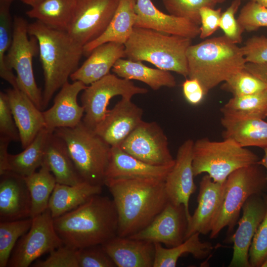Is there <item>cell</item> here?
Masks as SVG:
<instances>
[{"label": "cell", "mask_w": 267, "mask_h": 267, "mask_svg": "<svg viewBox=\"0 0 267 267\" xmlns=\"http://www.w3.org/2000/svg\"><path fill=\"white\" fill-rule=\"evenodd\" d=\"M5 92L24 149L45 128L43 112L18 88H12Z\"/></svg>", "instance_id": "obj_23"}, {"label": "cell", "mask_w": 267, "mask_h": 267, "mask_svg": "<svg viewBox=\"0 0 267 267\" xmlns=\"http://www.w3.org/2000/svg\"><path fill=\"white\" fill-rule=\"evenodd\" d=\"M223 138L234 140L244 147H267V122L259 118H237L222 116Z\"/></svg>", "instance_id": "obj_27"}, {"label": "cell", "mask_w": 267, "mask_h": 267, "mask_svg": "<svg viewBox=\"0 0 267 267\" xmlns=\"http://www.w3.org/2000/svg\"><path fill=\"white\" fill-rule=\"evenodd\" d=\"M52 132L43 129L21 152L8 155V171L24 177L29 176L41 167L44 157L48 137Z\"/></svg>", "instance_id": "obj_32"}, {"label": "cell", "mask_w": 267, "mask_h": 267, "mask_svg": "<svg viewBox=\"0 0 267 267\" xmlns=\"http://www.w3.org/2000/svg\"><path fill=\"white\" fill-rule=\"evenodd\" d=\"M63 245L56 231L53 218L48 208L32 218L30 229L17 242L7 266L28 267L41 256Z\"/></svg>", "instance_id": "obj_11"}, {"label": "cell", "mask_w": 267, "mask_h": 267, "mask_svg": "<svg viewBox=\"0 0 267 267\" xmlns=\"http://www.w3.org/2000/svg\"><path fill=\"white\" fill-rule=\"evenodd\" d=\"M221 88L233 96L255 94L267 90V85L245 68L232 75Z\"/></svg>", "instance_id": "obj_38"}, {"label": "cell", "mask_w": 267, "mask_h": 267, "mask_svg": "<svg viewBox=\"0 0 267 267\" xmlns=\"http://www.w3.org/2000/svg\"><path fill=\"white\" fill-rule=\"evenodd\" d=\"M188 77L201 85L206 95L245 67L241 47L224 35L191 44L187 53Z\"/></svg>", "instance_id": "obj_4"}, {"label": "cell", "mask_w": 267, "mask_h": 267, "mask_svg": "<svg viewBox=\"0 0 267 267\" xmlns=\"http://www.w3.org/2000/svg\"><path fill=\"white\" fill-rule=\"evenodd\" d=\"M173 165L149 164L128 154L119 146L111 147L105 182L109 179L122 178L165 180Z\"/></svg>", "instance_id": "obj_24"}, {"label": "cell", "mask_w": 267, "mask_h": 267, "mask_svg": "<svg viewBox=\"0 0 267 267\" xmlns=\"http://www.w3.org/2000/svg\"><path fill=\"white\" fill-rule=\"evenodd\" d=\"M182 88L185 99L191 105L200 104L206 95L201 85L195 79H186L182 83Z\"/></svg>", "instance_id": "obj_48"}, {"label": "cell", "mask_w": 267, "mask_h": 267, "mask_svg": "<svg viewBox=\"0 0 267 267\" xmlns=\"http://www.w3.org/2000/svg\"><path fill=\"white\" fill-rule=\"evenodd\" d=\"M263 167L257 163L253 164L239 168L228 176L225 181L221 207L210 232V238H216L226 226L227 234L230 235L246 201L253 195H262L267 189L266 173Z\"/></svg>", "instance_id": "obj_8"}, {"label": "cell", "mask_w": 267, "mask_h": 267, "mask_svg": "<svg viewBox=\"0 0 267 267\" xmlns=\"http://www.w3.org/2000/svg\"><path fill=\"white\" fill-rule=\"evenodd\" d=\"M200 233L193 234L181 244L172 247H164L162 244L155 243V258L153 267H175L179 257L191 254L198 259L208 257L214 249L209 242H202Z\"/></svg>", "instance_id": "obj_31"}, {"label": "cell", "mask_w": 267, "mask_h": 267, "mask_svg": "<svg viewBox=\"0 0 267 267\" xmlns=\"http://www.w3.org/2000/svg\"><path fill=\"white\" fill-rule=\"evenodd\" d=\"M135 11L136 18L134 27L191 39L200 35L199 25L188 19L163 13L151 0H136Z\"/></svg>", "instance_id": "obj_20"}, {"label": "cell", "mask_w": 267, "mask_h": 267, "mask_svg": "<svg viewBox=\"0 0 267 267\" xmlns=\"http://www.w3.org/2000/svg\"><path fill=\"white\" fill-rule=\"evenodd\" d=\"M225 181L215 182L207 174L202 177L197 207L188 221L185 240L197 232L203 235L210 233L222 200Z\"/></svg>", "instance_id": "obj_18"}, {"label": "cell", "mask_w": 267, "mask_h": 267, "mask_svg": "<svg viewBox=\"0 0 267 267\" xmlns=\"http://www.w3.org/2000/svg\"><path fill=\"white\" fill-rule=\"evenodd\" d=\"M44 260L33 263V267H79L77 250L63 245L49 253Z\"/></svg>", "instance_id": "obj_43"}, {"label": "cell", "mask_w": 267, "mask_h": 267, "mask_svg": "<svg viewBox=\"0 0 267 267\" xmlns=\"http://www.w3.org/2000/svg\"><path fill=\"white\" fill-rule=\"evenodd\" d=\"M264 155L261 159H260L257 164L262 166L267 170L266 178L267 180V147L264 148Z\"/></svg>", "instance_id": "obj_51"}, {"label": "cell", "mask_w": 267, "mask_h": 267, "mask_svg": "<svg viewBox=\"0 0 267 267\" xmlns=\"http://www.w3.org/2000/svg\"><path fill=\"white\" fill-rule=\"evenodd\" d=\"M10 142L8 139L0 137V175L8 171L7 149Z\"/></svg>", "instance_id": "obj_50"}, {"label": "cell", "mask_w": 267, "mask_h": 267, "mask_svg": "<svg viewBox=\"0 0 267 267\" xmlns=\"http://www.w3.org/2000/svg\"><path fill=\"white\" fill-rule=\"evenodd\" d=\"M79 267H116L101 245L77 250Z\"/></svg>", "instance_id": "obj_42"}, {"label": "cell", "mask_w": 267, "mask_h": 267, "mask_svg": "<svg viewBox=\"0 0 267 267\" xmlns=\"http://www.w3.org/2000/svg\"><path fill=\"white\" fill-rule=\"evenodd\" d=\"M112 71L120 78L143 82L154 90L162 87L174 88L177 84L174 76L170 71L149 67L141 61L120 58L115 63Z\"/></svg>", "instance_id": "obj_29"}, {"label": "cell", "mask_w": 267, "mask_h": 267, "mask_svg": "<svg viewBox=\"0 0 267 267\" xmlns=\"http://www.w3.org/2000/svg\"><path fill=\"white\" fill-rule=\"evenodd\" d=\"M143 110L131 98L122 97L94 130L111 147L119 146L143 121Z\"/></svg>", "instance_id": "obj_17"}, {"label": "cell", "mask_w": 267, "mask_h": 267, "mask_svg": "<svg viewBox=\"0 0 267 267\" xmlns=\"http://www.w3.org/2000/svg\"><path fill=\"white\" fill-rule=\"evenodd\" d=\"M22 2L32 7L34 6L43 0H20Z\"/></svg>", "instance_id": "obj_52"}, {"label": "cell", "mask_w": 267, "mask_h": 267, "mask_svg": "<svg viewBox=\"0 0 267 267\" xmlns=\"http://www.w3.org/2000/svg\"><path fill=\"white\" fill-rule=\"evenodd\" d=\"M87 86L80 81L66 83L54 99L53 105L43 112L45 128L50 132L59 128L75 127L82 121L84 108L77 100Z\"/></svg>", "instance_id": "obj_19"}, {"label": "cell", "mask_w": 267, "mask_h": 267, "mask_svg": "<svg viewBox=\"0 0 267 267\" xmlns=\"http://www.w3.org/2000/svg\"><path fill=\"white\" fill-rule=\"evenodd\" d=\"M14 0H0V77L13 88H18L16 76L5 63L6 54L12 41L13 24L10 7Z\"/></svg>", "instance_id": "obj_36"}, {"label": "cell", "mask_w": 267, "mask_h": 267, "mask_svg": "<svg viewBox=\"0 0 267 267\" xmlns=\"http://www.w3.org/2000/svg\"><path fill=\"white\" fill-rule=\"evenodd\" d=\"M117 267H153L154 243L116 235L101 245Z\"/></svg>", "instance_id": "obj_22"}, {"label": "cell", "mask_w": 267, "mask_h": 267, "mask_svg": "<svg viewBox=\"0 0 267 267\" xmlns=\"http://www.w3.org/2000/svg\"><path fill=\"white\" fill-rule=\"evenodd\" d=\"M53 133L64 142L82 180L104 185L111 147L82 121L75 127L59 128Z\"/></svg>", "instance_id": "obj_6"}, {"label": "cell", "mask_w": 267, "mask_h": 267, "mask_svg": "<svg viewBox=\"0 0 267 267\" xmlns=\"http://www.w3.org/2000/svg\"><path fill=\"white\" fill-rule=\"evenodd\" d=\"M266 204L265 216L253 238L249 251L251 267H260L267 257V195L263 194Z\"/></svg>", "instance_id": "obj_41"}, {"label": "cell", "mask_w": 267, "mask_h": 267, "mask_svg": "<svg viewBox=\"0 0 267 267\" xmlns=\"http://www.w3.org/2000/svg\"><path fill=\"white\" fill-rule=\"evenodd\" d=\"M147 92V89L136 86L131 80L109 73L83 90L81 101L85 116L82 122L94 130L106 115L107 106L113 97L120 95L132 99L135 95Z\"/></svg>", "instance_id": "obj_10"}, {"label": "cell", "mask_w": 267, "mask_h": 267, "mask_svg": "<svg viewBox=\"0 0 267 267\" xmlns=\"http://www.w3.org/2000/svg\"><path fill=\"white\" fill-rule=\"evenodd\" d=\"M120 0H76L74 12L66 30L83 46L106 29Z\"/></svg>", "instance_id": "obj_12"}, {"label": "cell", "mask_w": 267, "mask_h": 267, "mask_svg": "<svg viewBox=\"0 0 267 267\" xmlns=\"http://www.w3.org/2000/svg\"><path fill=\"white\" fill-rule=\"evenodd\" d=\"M221 111L224 116L264 119L267 117V90L255 94L233 96Z\"/></svg>", "instance_id": "obj_35"}, {"label": "cell", "mask_w": 267, "mask_h": 267, "mask_svg": "<svg viewBox=\"0 0 267 267\" xmlns=\"http://www.w3.org/2000/svg\"><path fill=\"white\" fill-rule=\"evenodd\" d=\"M164 7L174 16L188 19L200 26V9L204 6L214 8L213 0H162Z\"/></svg>", "instance_id": "obj_39"}, {"label": "cell", "mask_w": 267, "mask_h": 267, "mask_svg": "<svg viewBox=\"0 0 267 267\" xmlns=\"http://www.w3.org/2000/svg\"><path fill=\"white\" fill-rule=\"evenodd\" d=\"M118 217L117 235L130 237L146 227L169 201L165 180L122 178L107 180Z\"/></svg>", "instance_id": "obj_1"}, {"label": "cell", "mask_w": 267, "mask_h": 267, "mask_svg": "<svg viewBox=\"0 0 267 267\" xmlns=\"http://www.w3.org/2000/svg\"><path fill=\"white\" fill-rule=\"evenodd\" d=\"M102 186L82 181L75 185L56 183L50 196L48 209L53 219L57 218L100 194Z\"/></svg>", "instance_id": "obj_28"}, {"label": "cell", "mask_w": 267, "mask_h": 267, "mask_svg": "<svg viewBox=\"0 0 267 267\" xmlns=\"http://www.w3.org/2000/svg\"><path fill=\"white\" fill-rule=\"evenodd\" d=\"M29 36L37 40L44 71L43 107L48 105L53 94L78 68L84 46L65 31L47 26L39 21L29 24Z\"/></svg>", "instance_id": "obj_3"}, {"label": "cell", "mask_w": 267, "mask_h": 267, "mask_svg": "<svg viewBox=\"0 0 267 267\" xmlns=\"http://www.w3.org/2000/svg\"><path fill=\"white\" fill-rule=\"evenodd\" d=\"M241 3V0H233L226 10L222 13L220 21V28L223 32L224 36L236 44L242 42L243 31L235 17Z\"/></svg>", "instance_id": "obj_44"}, {"label": "cell", "mask_w": 267, "mask_h": 267, "mask_svg": "<svg viewBox=\"0 0 267 267\" xmlns=\"http://www.w3.org/2000/svg\"><path fill=\"white\" fill-rule=\"evenodd\" d=\"M75 5L76 0H43L26 13L47 26L66 31Z\"/></svg>", "instance_id": "obj_33"}, {"label": "cell", "mask_w": 267, "mask_h": 267, "mask_svg": "<svg viewBox=\"0 0 267 267\" xmlns=\"http://www.w3.org/2000/svg\"><path fill=\"white\" fill-rule=\"evenodd\" d=\"M242 210V216L238 222V227L230 237L233 243V251L229 267H251L249 261L250 247L266 212L263 194L249 197Z\"/></svg>", "instance_id": "obj_16"}, {"label": "cell", "mask_w": 267, "mask_h": 267, "mask_svg": "<svg viewBox=\"0 0 267 267\" xmlns=\"http://www.w3.org/2000/svg\"><path fill=\"white\" fill-rule=\"evenodd\" d=\"M252 1L267 8V0H241Z\"/></svg>", "instance_id": "obj_53"}, {"label": "cell", "mask_w": 267, "mask_h": 267, "mask_svg": "<svg viewBox=\"0 0 267 267\" xmlns=\"http://www.w3.org/2000/svg\"><path fill=\"white\" fill-rule=\"evenodd\" d=\"M245 69L262 80L267 86V62L260 63L247 62Z\"/></svg>", "instance_id": "obj_49"}, {"label": "cell", "mask_w": 267, "mask_h": 267, "mask_svg": "<svg viewBox=\"0 0 267 267\" xmlns=\"http://www.w3.org/2000/svg\"><path fill=\"white\" fill-rule=\"evenodd\" d=\"M213 0L215 1L217 3H221L224 2L226 0Z\"/></svg>", "instance_id": "obj_55"}, {"label": "cell", "mask_w": 267, "mask_h": 267, "mask_svg": "<svg viewBox=\"0 0 267 267\" xmlns=\"http://www.w3.org/2000/svg\"><path fill=\"white\" fill-rule=\"evenodd\" d=\"M237 21L243 31L252 32L261 27H267V8L249 1L240 10Z\"/></svg>", "instance_id": "obj_40"}, {"label": "cell", "mask_w": 267, "mask_h": 267, "mask_svg": "<svg viewBox=\"0 0 267 267\" xmlns=\"http://www.w3.org/2000/svg\"><path fill=\"white\" fill-rule=\"evenodd\" d=\"M53 223L64 245L77 250L102 245L117 235L118 217L113 200L100 194L53 219Z\"/></svg>", "instance_id": "obj_2"}, {"label": "cell", "mask_w": 267, "mask_h": 267, "mask_svg": "<svg viewBox=\"0 0 267 267\" xmlns=\"http://www.w3.org/2000/svg\"><path fill=\"white\" fill-rule=\"evenodd\" d=\"M125 57L124 44L116 42L103 44L91 51L70 78L73 82L80 81L89 85L110 73L117 61Z\"/></svg>", "instance_id": "obj_25"}, {"label": "cell", "mask_w": 267, "mask_h": 267, "mask_svg": "<svg viewBox=\"0 0 267 267\" xmlns=\"http://www.w3.org/2000/svg\"><path fill=\"white\" fill-rule=\"evenodd\" d=\"M194 141L188 139L179 147L174 164L165 179V187L170 202L176 205H183L188 221L191 215L189 201L196 190L192 167Z\"/></svg>", "instance_id": "obj_15"}, {"label": "cell", "mask_w": 267, "mask_h": 267, "mask_svg": "<svg viewBox=\"0 0 267 267\" xmlns=\"http://www.w3.org/2000/svg\"><path fill=\"white\" fill-rule=\"evenodd\" d=\"M0 176V222L30 218L31 197L24 177L9 171Z\"/></svg>", "instance_id": "obj_21"}, {"label": "cell", "mask_w": 267, "mask_h": 267, "mask_svg": "<svg viewBox=\"0 0 267 267\" xmlns=\"http://www.w3.org/2000/svg\"><path fill=\"white\" fill-rule=\"evenodd\" d=\"M119 147L134 157L155 166L174 165L167 136L155 122L142 121Z\"/></svg>", "instance_id": "obj_13"}, {"label": "cell", "mask_w": 267, "mask_h": 267, "mask_svg": "<svg viewBox=\"0 0 267 267\" xmlns=\"http://www.w3.org/2000/svg\"><path fill=\"white\" fill-rule=\"evenodd\" d=\"M0 137L11 141L20 140V134L14 120L5 92H0Z\"/></svg>", "instance_id": "obj_45"}, {"label": "cell", "mask_w": 267, "mask_h": 267, "mask_svg": "<svg viewBox=\"0 0 267 267\" xmlns=\"http://www.w3.org/2000/svg\"><path fill=\"white\" fill-rule=\"evenodd\" d=\"M136 0H120L115 13L105 31L97 39L84 46V54L89 55L97 46L108 42L125 44L134 27Z\"/></svg>", "instance_id": "obj_26"}, {"label": "cell", "mask_w": 267, "mask_h": 267, "mask_svg": "<svg viewBox=\"0 0 267 267\" xmlns=\"http://www.w3.org/2000/svg\"><path fill=\"white\" fill-rule=\"evenodd\" d=\"M44 159L57 183L71 185L84 181L77 172L64 142L53 132L48 137Z\"/></svg>", "instance_id": "obj_30"}, {"label": "cell", "mask_w": 267, "mask_h": 267, "mask_svg": "<svg viewBox=\"0 0 267 267\" xmlns=\"http://www.w3.org/2000/svg\"><path fill=\"white\" fill-rule=\"evenodd\" d=\"M201 24L199 37L204 39L213 35L219 28L222 8L204 6L200 9Z\"/></svg>", "instance_id": "obj_47"}, {"label": "cell", "mask_w": 267, "mask_h": 267, "mask_svg": "<svg viewBox=\"0 0 267 267\" xmlns=\"http://www.w3.org/2000/svg\"><path fill=\"white\" fill-rule=\"evenodd\" d=\"M28 25L23 17L16 16L13 19L12 41L5 56V63L16 74L18 88L24 92L41 110L43 107V93L34 77L33 59L38 49L36 38H29Z\"/></svg>", "instance_id": "obj_9"}, {"label": "cell", "mask_w": 267, "mask_h": 267, "mask_svg": "<svg viewBox=\"0 0 267 267\" xmlns=\"http://www.w3.org/2000/svg\"><path fill=\"white\" fill-rule=\"evenodd\" d=\"M24 178L31 197L30 218H33L48 208L49 199L57 182L44 159L38 172Z\"/></svg>", "instance_id": "obj_34"}, {"label": "cell", "mask_w": 267, "mask_h": 267, "mask_svg": "<svg viewBox=\"0 0 267 267\" xmlns=\"http://www.w3.org/2000/svg\"><path fill=\"white\" fill-rule=\"evenodd\" d=\"M187 224L184 206L176 205L169 201L146 227L129 237L172 247L185 240Z\"/></svg>", "instance_id": "obj_14"}, {"label": "cell", "mask_w": 267, "mask_h": 267, "mask_svg": "<svg viewBox=\"0 0 267 267\" xmlns=\"http://www.w3.org/2000/svg\"><path fill=\"white\" fill-rule=\"evenodd\" d=\"M241 49L247 62H267V37L253 36L246 41Z\"/></svg>", "instance_id": "obj_46"}, {"label": "cell", "mask_w": 267, "mask_h": 267, "mask_svg": "<svg viewBox=\"0 0 267 267\" xmlns=\"http://www.w3.org/2000/svg\"><path fill=\"white\" fill-rule=\"evenodd\" d=\"M259 157L230 138L211 140L202 138L194 141L192 167L194 176L208 175L215 182H223L236 170L257 164Z\"/></svg>", "instance_id": "obj_7"}, {"label": "cell", "mask_w": 267, "mask_h": 267, "mask_svg": "<svg viewBox=\"0 0 267 267\" xmlns=\"http://www.w3.org/2000/svg\"><path fill=\"white\" fill-rule=\"evenodd\" d=\"M261 267H267V257L263 263Z\"/></svg>", "instance_id": "obj_54"}, {"label": "cell", "mask_w": 267, "mask_h": 267, "mask_svg": "<svg viewBox=\"0 0 267 267\" xmlns=\"http://www.w3.org/2000/svg\"><path fill=\"white\" fill-rule=\"evenodd\" d=\"M192 39L134 27L124 44L126 58L146 61L157 68L188 77L186 53Z\"/></svg>", "instance_id": "obj_5"}, {"label": "cell", "mask_w": 267, "mask_h": 267, "mask_svg": "<svg viewBox=\"0 0 267 267\" xmlns=\"http://www.w3.org/2000/svg\"><path fill=\"white\" fill-rule=\"evenodd\" d=\"M32 218L0 222V267H6L11 253L21 238L30 229Z\"/></svg>", "instance_id": "obj_37"}]
</instances>
